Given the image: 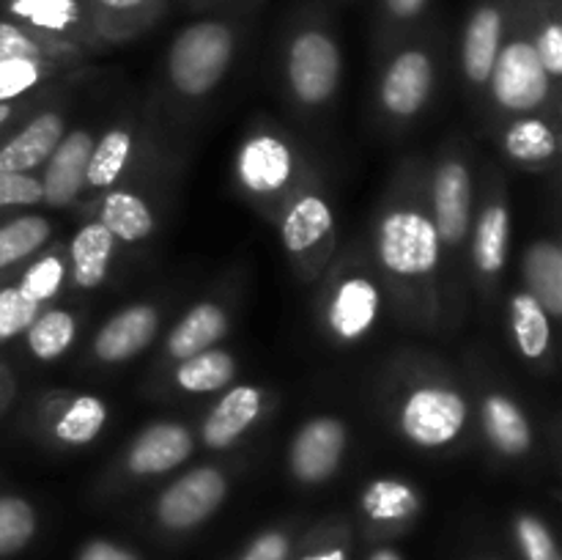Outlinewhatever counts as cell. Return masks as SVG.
Returning a JSON list of instances; mask_svg holds the SVG:
<instances>
[{
	"label": "cell",
	"mask_w": 562,
	"mask_h": 560,
	"mask_svg": "<svg viewBox=\"0 0 562 560\" xmlns=\"http://www.w3.org/2000/svg\"><path fill=\"white\" fill-rule=\"evenodd\" d=\"M225 333H228V313H225V307L212 300L198 302L170 329L165 349H168V357L181 362L187 357L198 355V351L212 349L214 344L225 338Z\"/></svg>",
	"instance_id": "cell-23"
},
{
	"label": "cell",
	"mask_w": 562,
	"mask_h": 560,
	"mask_svg": "<svg viewBox=\"0 0 562 560\" xmlns=\"http://www.w3.org/2000/svg\"><path fill=\"white\" fill-rule=\"evenodd\" d=\"M351 547L346 533H324L322 538H313L305 549L294 555L289 560H349Z\"/></svg>",
	"instance_id": "cell-44"
},
{
	"label": "cell",
	"mask_w": 562,
	"mask_h": 560,
	"mask_svg": "<svg viewBox=\"0 0 562 560\" xmlns=\"http://www.w3.org/2000/svg\"><path fill=\"white\" fill-rule=\"evenodd\" d=\"M11 115H14V108H11V104H0V130H3V126L9 124Z\"/></svg>",
	"instance_id": "cell-48"
},
{
	"label": "cell",
	"mask_w": 562,
	"mask_h": 560,
	"mask_svg": "<svg viewBox=\"0 0 562 560\" xmlns=\"http://www.w3.org/2000/svg\"><path fill=\"white\" fill-rule=\"evenodd\" d=\"M376 256L395 278H431L442 258V242L431 214L417 206L390 209L379 220Z\"/></svg>",
	"instance_id": "cell-2"
},
{
	"label": "cell",
	"mask_w": 562,
	"mask_h": 560,
	"mask_svg": "<svg viewBox=\"0 0 562 560\" xmlns=\"http://www.w3.org/2000/svg\"><path fill=\"white\" fill-rule=\"evenodd\" d=\"M234 173L250 195H280L294 181L296 154L274 132H252L236 152Z\"/></svg>",
	"instance_id": "cell-8"
},
{
	"label": "cell",
	"mask_w": 562,
	"mask_h": 560,
	"mask_svg": "<svg viewBox=\"0 0 562 560\" xmlns=\"http://www.w3.org/2000/svg\"><path fill=\"white\" fill-rule=\"evenodd\" d=\"M382 313V289L368 275L340 278L324 305V327L338 344H360L376 327Z\"/></svg>",
	"instance_id": "cell-10"
},
{
	"label": "cell",
	"mask_w": 562,
	"mask_h": 560,
	"mask_svg": "<svg viewBox=\"0 0 562 560\" xmlns=\"http://www.w3.org/2000/svg\"><path fill=\"white\" fill-rule=\"evenodd\" d=\"M366 560H406L395 547H376Z\"/></svg>",
	"instance_id": "cell-47"
},
{
	"label": "cell",
	"mask_w": 562,
	"mask_h": 560,
	"mask_svg": "<svg viewBox=\"0 0 562 560\" xmlns=\"http://www.w3.org/2000/svg\"><path fill=\"white\" fill-rule=\"evenodd\" d=\"M481 423L488 443L508 459L527 456L532 448V426L525 410L505 393H488L481 404Z\"/></svg>",
	"instance_id": "cell-21"
},
{
	"label": "cell",
	"mask_w": 562,
	"mask_h": 560,
	"mask_svg": "<svg viewBox=\"0 0 562 560\" xmlns=\"http://www.w3.org/2000/svg\"><path fill=\"white\" fill-rule=\"evenodd\" d=\"M192 450H195V439H192L190 428L173 421L151 423L130 445L126 470L137 478L165 475V472L184 464Z\"/></svg>",
	"instance_id": "cell-14"
},
{
	"label": "cell",
	"mask_w": 562,
	"mask_h": 560,
	"mask_svg": "<svg viewBox=\"0 0 562 560\" xmlns=\"http://www.w3.org/2000/svg\"><path fill=\"white\" fill-rule=\"evenodd\" d=\"M349 445V428L340 417L318 415L296 428L289 448L291 475L307 486L327 483L340 470Z\"/></svg>",
	"instance_id": "cell-7"
},
{
	"label": "cell",
	"mask_w": 562,
	"mask_h": 560,
	"mask_svg": "<svg viewBox=\"0 0 562 560\" xmlns=\"http://www.w3.org/2000/svg\"><path fill=\"white\" fill-rule=\"evenodd\" d=\"M510 333L514 344L525 360H543L552 346V316L543 311L541 302L530 291H514L510 296Z\"/></svg>",
	"instance_id": "cell-27"
},
{
	"label": "cell",
	"mask_w": 562,
	"mask_h": 560,
	"mask_svg": "<svg viewBox=\"0 0 562 560\" xmlns=\"http://www.w3.org/2000/svg\"><path fill=\"white\" fill-rule=\"evenodd\" d=\"M93 137L86 130H75L60 137L55 152L44 163L42 190L44 203L53 209H64L77 201L80 190L86 187V168L91 157Z\"/></svg>",
	"instance_id": "cell-16"
},
{
	"label": "cell",
	"mask_w": 562,
	"mask_h": 560,
	"mask_svg": "<svg viewBox=\"0 0 562 560\" xmlns=\"http://www.w3.org/2000/svg\"><path fill=\"white\" fill-rule=\"evenodd\" d=\"M505 154L519 165H543L558 157V132L552 124L536 115H519L503 135Z\"/></svg>",
	"instance_id": "cell-29"
},
{
	"label": "cell",
	"mask_w": 562,
	"mask_h": 560,
	"mask_svg": "<svg viewBox=\"0 0 562 560\" xmlns=\"http://www.w3.org/2000/svg\"><path fill=\"white\" fill-rule=\"evenodd\" d=\"M53 42H44L42 36L31 33L14 20H0V60L9 58H36L47 60Z\"/></svg>",
	"instance_id": "cell-40"
},
{
	"label": "cell",
	"mask_w": 562,
	"mask_h": 560,
	"mask_svg": "<svg viewBox=\"0 0 562 560\" xmlns=\"http://www.w3.org/2000/svg\"><path fill=\"white\" fill-rule=\"evenodd\" d=\"M66 275H69V267H66V258L60 253H44L36 261L27 264L25 272L20 275V283L16 289L33 300L36 305H44V302L55 300L60 294L66 283Z\"/></svg>",
	"instance_id": "cell-35"
},
{
	"label": "cell",
	"mask_w": 562,
	"mask_h": 560,
	"mask_svg": "<svg viewBox=\"0 0 562 560\" xmlns=\"http://www.w3.org/2000/svg\"><path fill=\"white\" fill-rule=\"evenodd\" d=\"M97 220L113 234L115 242H124V245H135L154 234V212L146 198L132 190H121V187L108 190V195L99 203Z\"/></svg>",
	"instance_id": "cell-24"
},
{
	"label": "cell",
	"mask_w": 562,
	"mask_h": 560,
	"mask_svg": "<svg viewBox=\"0 0 562 560\" xmlns=\"http://www.w3.org/2000/svg\"><path fill=\"white\" fill-rule=\"evenodd\" d=\"M47 75V60L9 58L0 60V104H11L36 86Z\"/></svg>",
	"instance_id": "cell-38"
},
{
	"label": "cell",
	"mask_w": 562,
	"mask_h": 560,
	"mask_svg": "<svg viewBox=\"0 0 562 560\" xmlns=\"http://www.w3.org/2000/svg\"><path fill=\"white\" fill-rule=\"evenodd\" d=\"M25 346L36 360L55 362L71 349L77 338V318L75 313L64 311V307H49V311H38L31 327L25 329Z\"/></svg>",
	"instance_id": "cell-32"
},
{
	"label": "cell",
	"mask_w": 562,
	"mask_h": 560,
	"mask_svg": "<svg viewBox=\"0 0 562 560\" xmlns=\"http://www.w3.org/2000/svg\"><path fill=\"white\" fill-rule=\"evenodd\" d=\"M344 55L327 27L305 25L289 38L285 47V77L294 99L307 108L329 102L340 86Z\"/></svg>",
	"instance_id": "cell-4"
},
{
	"label": "cell",
	"mask_w": 562,
	"mask_h": 560,
	"mask_svg": "<svg viewBox=\"0 0 562 560\" xmlns=\"http://www.w3.org/2000/svg\"><path fill=\"white\" fill-rule=\"evenodd\" d=\"M75 560H140L130 547L110 541V538H91L77 549Z\"/></svg>",
	"instance_id": "cell-45"
},
{
	"label": "cell",
	"mask_w": 562,
	"mask_h": 560,
	"mask_svg": "<svg viewBox=\"0 0 562 560\" xmlns=\"http://www.w3.org/2000/svg\"><path fill=\"white\" fill-rule=\"evenodd\" d=\"M437 69L426 47H404L390 58L379 80V102L393 119H412L426 108Z\"/></svg>",
	"instance_id": "cell-9"
},
{
	"label": "cell",
	"mask_w": 562,
	"mask_h": 560,
	"mask_svg": "<svg viewBox=\"0 0 562 560\" xmlns=\"http://www.w3.org/2000/svg\"><path fill=\"white\" fill-rule=\"evenodd\" d=\"M108 423V404L93 393H80L53 421V437L69 448H82L102 434Z\"/></svg>",
	"instance_id": "cell-30"
},
{
	"label": "cell",
	"mask_w": 562,
	"mask_h": 560,
	"mask_svg": "<svg viewBox=\"0 0 562 560\" xmlns=\"http://www.w3.org/2000/svg\"><path fill=\"white\" fill-rule=\"evenodd\" d=\"M3 390H5V382H3V373H0V404H3Z\"/></svg>",
	"instance_id": "cell-49"
},
{
	"label": "cell",
	"mask_w": 562,
	"mask_h": 560,
	"mask_svg": "<svg viewBox=\"0 0 562 560\" xmlns=\"http://www.w3.org/2000/svg\"><path fill=\"white\" fill-rule=\"evenodd\" d=\"M38 533V514L31 500L0 494V560L25 552Z\"/></svg>",
	"instance_id": "cell-34"
},
{
	"label": "cell",
	"mask_w": 562,
	"mask_h": 560,
	"mask_svg": "<svg viewBox=\"0 0 562 560\" xmlns=\"http://www.w3.org/2000/svg\"><path fill=\"white\" fill-rule=\"evenodd\" d=\"M42 305L27 300L16 283L0 285V344H9L16 335L25 333L31 327L33 318L38 316Z\"/></svg>",
	"instance_id": "cell-39"
},
{
	"label": "cell",
	"mask_w": 562,
	"mask_h": 560,
	"mask_svg": "<svg viewBox=\"0 0 562 560\" xmlns=\"http://www.w3.org/2000/svg\"><path fill=\"white\" fill-rule=\"evenodd\" d=\"M86 3L91 9L93 25L124 31V27L151 20L162 0H86Z\"/></svg>",
	"instance_id": "cell-37"
},
{
	"label": "cell",
	"mask_w": 562,
	"mask_h": 560,
	"mask_svg": "<svg viewBox=\"0 0 562 560\" xmlns=\"http://www.w3.org/2000/svg\"><path fill=\"white\" fill-rule=\"evenodd\" d=\"M236 31L223 20H198L176 33L168 49L170 86L184 97H206L228 75Z\"/></svg>",
	"instance_id": "cell-1"
},
{
	"label": "cell",
	"mask_w": 562,
	"mask_h": 560,
	"mask_svg": "<svg viewBox=\"0 0 562 560\" xmlns=\"http://www.w3.org/2000/svg\"><path fill=\"white\" fill-rule=\"evenodd\" d=\"M527 289L543 311L554 318L562 316V250L554 242L538 239L525 253Z\"/></svg>",
	"instance_id": "cell-25"
},
{
	"label": "cell",
	"mask_w": 562,
	"mask_h": 560,
	"mask_svg": "<svg viewBox=\"0 0 562 560\" xmlns=\"http://www.w3.org/2000/svg\"><path fill=\"white\" fill-rule=\"evenodd\" d=\"M115 253V239L108 228H104L99 220L80 225L75 231L69 242V258H66V267H69L71 283L77 289H99V285L108 280L110 264H113Z\"/></svg>",
	"instance_id": "cell-19"
},
{
	"label": "cell",
	"mask_w": 562,
	"mask_h": 560,
	"mask_svg": "<svg viewBox=\"0 0 562 560\" xmlns=\"http://www.w3.org/2000/svg\"><path fill=\"white\" fill-rule=\"evenodd\" d=\"M423 508L420 492L401 478H373L360 494V511L371 525L398 527L409 525Z\"/></svg>",
	"instance_id": "cell-22"
},
{
	"label": "cell",
	"mask_w": 562,
	"mask_h": 560,
	"mask_svg": "<svg viewBox=\"0 0 562 560\" xmlns=\"http://www.w3.org/2000/svg\"><path fill=\"white\" fill-rule=\"evenodd\" d=\"M505 31H508V9L503 0H481L470 11L461 36V69L472 86L488 82Z\"/></svg>",
	"instance_id": "cell-12"
},
{
	"label": "cell",
	"mask_w": 562,
	"mask_h": 560,
	"mask_svg": "<svg viewBox=\"0 0 562 560\" xmlns=\"http://www.w3.org/2000/svg\"><path fill=\"white\" fill-rule=\"evenodd\" d=\"M132 148H135V141H132V132L124 130V126H113L99 141H93L86 168V187H91V190H113V184L130 165Z\"/></svg>",
	"instance_id": "cell-31"
},
{
	"label": "cell",
	"mask_w": 562,
	"mask_h": 560,
	"mask_svg": "<svg viewBox=\"0 0 562 560\" xmlns=\"http://www.w3.org/2000/svg\"><path fill=\"white\" fill-rule=\"evenodd\" d=\"M431 0H379V9L395 25H409L417 22L428 11Z\"/></svg>",
	"instance_id": "cell-46"
},
{
	"label": "cell",
	"mask_w": 562,
	"mask_h": 560,
	"mask_svg": "<svg viewBox=\"0 0 562 560\" xmlns=\"http://www.w3.org/2000/svg\"><path fill=\"white\" fill-rule=\"evenodd\" d=\"M291 552H294V538L289 533L263 530L234 560H289Z\"/></svg>",
	"instance_id": "cell-43"
},
{
	"label": "cell",
	"mask_w": 562,
	"mask_h": 560,
	"mask_svg": "<svg viewBox=\"0 0 562 560\" xmlns=\"http://www.w3.org/2000/svg\"><path fill=\"white\" fill-rule=\"evenodd\" d=\"M44 203L42 179L33 173H9L0 170V209H25Z\"/></svg>",
	"instance_id": "cell-42"
},
{
	"label": "cell",
	"mask_w": 562,
	"mask_h": 560,
	"mask_svg": "<svg viewBox=\"0 0 562 560\" xmlns=\"http://www.w3.org/2000/svg\"><path fill=\"white\" fill-rule=\"evenodd\" d=\"M477 560H499V558H477Z\"/></svg>",
	"instance_id": "cell-50"
},
{
	"label": "cell",
	"mask_w": 562,
	"mask_h": 560,
	"mask_svg": "<svg viewBox=\"0 0 562 560\" xmlns=\"http://www.w3.org/2000/svg\"><path fill=\"white\" fill-rule=\"evenodd\" d=\"M66 135V121L60 113H38L27 124H22L20 132L5 137L0 143V170L9 173H31L42 168Z\"/></svg>",
	"instance_id": "cell-18"
},
{
	"label": "cell",
	"mask_w": 562,
	"mask_h": 560,
	"mask_svg": "<svg viewBox=\"0 0 562 560\" xmlns=\"http://www.w3.org/2000/svg\"><path fill=\"white\" fill-rule=\"evenodd\" d=\"M263 410V390L256 384H234L220 395L217 404L201 426V439L206 448L225 450L258 421Z\"/></svg>",
	"instance_id": "cell-17"
},
{
	"label": "cell",
	"mask_w": 562,
	"mask_h": 560,
	"mask_svg": "<svg viewBox=\"0 0 562 560\" xmlns=\"http://www.w3.org/2000/svg\"><path fill=\"white\" fill-rule=\"evenodd\" d=\"M470 423V404L450 384H417L398 406V428L406 443L423 450L448 448Z\"/></svg>",
	"instance_id": "cell-3"
},
{
	"label": "cell",
	"mask_w": 562,
	"mask_h": 560,
	"mask_svg": "<svg viewBox=\"0 0 562 560\" xmlns=\"http://www.w3.org/2000/svg\"><path fill=\"white\" fill-rule=\"evenodd\" d=\"M434 225L442 247H459L472 225V176L461 159H445L431 181Z\"/></svg>",
	"instance_id": "cell-11"
},
{
	"label": "cell",
	"mask_w": 562,
	"mask_h": 560,
	"mask_svg": "<svg viewBox=\"0 0 562 560\" xmlns=\"http://www.w3.org/2000/svg\"><path fill=\"white\" fill-rule=\"evenodd\" d=\"M486 86L492 88L494 102L516 115H530L547 102L552 91V77L543 69L530 33L505 31L503 47H499Z\"/></svg>",
	"instance_id": "cell-5"
},
{
	"label": "cell",
	"mask_w": 562,
	"mask_h": 560,
	"mask_svg": "<svg viewBox=\"0 0 562 560\" xmlns=\"http://www.w3.org/2000/svg\"><path fill=\"white\" fill-rule=\"evenodd\" d=\"M333 228L335 214L327 198L318 195V192H302L300 198H294L289 212L283 214L280 239L291 256H302V253L322 245L333 234Z\"/></svg>",
	"instance_id": "cell-20"
},
{
	"label": "cell",
	"mask_w": 562,
	"mask_h": 560,
	"mask_svg": "<svg viewBox=\"0 0 562 560\" xmlns=\"http://www.w3.org/2000/svg\"><path fill=\"white\" fill-rule=\"evenodd\" d=\"M228 497V478L217 467H195L162 489L154 519L165 533H190L206 525Z\"/></svg>",
	"instance_id": "cell-6"
},
{
	"label": "cell",
	"mask_w": 562,
	"mask_h": 560,
	"mask_svg": "<svg viewBox=\"0 0 562 560\" xmlns=\"http://www.w3.org/2000/svg\"><path fill=\"white\" fill-rule=\"evenodd\" d=\"M5 20L20 22L44 42H71L93 25L86 0H3Z\"/></svg>",
	"instance_id": "cell-13"
},
{
	"label": "cell",
	"mask_w": 562,
	"mask_h": 560,
	"mask_svg": "<svg viewBox=\"0 0 562 560\" xmlns=\"http://www.w3.org/2000/svg\"><path fill=\"white\" fill-rule=\"evenodd\" d=\"M157 329V307L148 305V302H135V305L124 307V311H119L102 324V329L93 335L91 351L99 362L115 366V362L132 360L135 355L146 351Z\"/></svg>",
	"instance_id": "cell-15"
},
{
	"label": "cell",
	"mask_w": 562,
	"mask_h": 560,
	"mask_svg": "<svg viewBox=\"0 0 562 560\" xmlns=\"http://www.w3.org/2000/svg\"><path fill=\"white\" fill-rule=\"evenodd\" d=\"M532 47H536L538 58H541L543 69L552 77V82L562 75V25L554 11L543 14L541 20L536 22L530 33Z\"/></svg>",
	"instance_id": "cell-41"
},
{
	"label": "cell",
	"mask_w": 562,
	"mask_h": 560,
	"mask_svg": "<svg viewBox=\"0 0 562 560\" xmlns=\"http://www.w3.org/2000/svg\"><path fill=\"white\" fill-rule=\"evenodd\" d=\"M510 533H514L516 552L521 560H562L552 527L538 514H527V511L516 514L510 522Z\"/></svg>",
	"instance_id": "cell-36"
},
{
	"label": "cell",
	"mask_w": 562,
	"mask_h": 560,
	"mask_svg": "<svg viewBox=\"0 0 562 560\" xmlns=\"http://www.w3.org/2000/svg\"><path fill=\"white\" fill-rule=\"evenodd\" d=\"M510 245V212L505 201L494 198L481 212L475 223V239H472V261L477 272L494 278L505 269Z\"/></svg>",
	"instance_id": "cell-26"
},
{
	"label": "cell",
	"mask_w": 562,
	"mask_h": 560,
	"mask_svg": "<svg viewBox=\"0 0 562 560\" xmlns=\"http://www.w3.org/2000/svg\"><path fill=\"white\" fill-rule=\"evenodd\" d=\"M53 236V225L42 214H20L0 223V275L25 258L36 256Z\"/></svg>",
	"instance_id": "cell-33"
},
{
	"label": "cell",
	"mask_w": 562,
	"mask_h": 560,
	"mask_svg": "<svg viewBox=\"0 0 562 560\" xmlns=\"http://www.w3.org/2000/svg\"><path fill=\"white\" fill-rule=\"evenodd\" d=\"M236 377V357L225 349H203L176 366V384L184 393L209 395L228 388Z\"/></svg>",
	"instance_id": "cell-28"
}]
</instances>
